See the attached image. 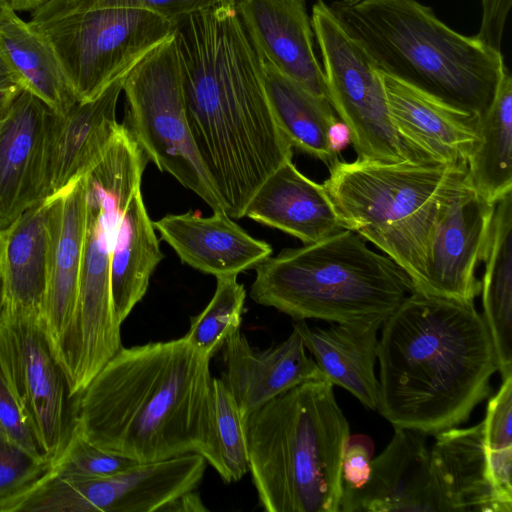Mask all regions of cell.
<instances>
[{
	"label": "cell",
	"instance_id": "17",
	"mask_svg": "<svg viewBox=\"0 0 512 512\" xmlns=\"http://www.w3.org/2000/svg\"><path fill=\"white\" fill-rule=\"evenodd\" d=\"M54 113L23 89L0 123V229L49 196L47 151Z\"/></svg>",
	"mask_w": 512,
	"mask_h": 512
},
{
	"label": "cell",
	"instance_id": "21",
	"mask_svg": "<svg viewBox=\"0 0 512 512\" xmlns=\"http://www.w3.org/2000/svg\"><path fill=\"white\" fill-rule=\"evenodd\" d=\"M125 75L93 99L77 101L64 115L54 113L48 138V197L84 176L104 155L121 124L116 108Z\"/></svg>",
	"mask_w": 512,
	"mask_h": 512
},
{
	"label": "cell",
	"instance_id": "14",
	"mask_svg": "<svg viewBox=\"0 0 512 512\" xmlns=\"http://www.w3.org/2000/svg\"><path fill=\"white\" fill-rule=\"evenodd\" d=\"M46 199L50 259L42 323L72 399L80 353L78 297L86 223L85 175Z\"/></svg>",
	"mask_w": 512,
	"mask_h": 512
},
{
	"label": "cell",
	"instance_id": "6",
	"mask_svg": "<svg viewBox=\"0 0 512 512\" xmlns=\"http://www.w3.org/2000/svg\"><path fill=\"white\" fill-rule=\"evenodd\" d=\"M254 268L250 297L297 321L384 322L416 290L402 267L347 228L283 249Z\"/></svg>",
	"mask_w": 512,
	"mask_h": 512
},
{
	"label": "cell",
	"instance_id": "45",
	"mask_svg": "<svg viewBox=\"0 0 512 512\" xmlns=\"http://www.w3.org/2000/svg\"><path fill=\"white\" fill-rule=\"evenodd\" d=\"M6 317V293L2 271L0 269V328Z\"/></svg>",
	"mask_w": 512,
	"mask_h": 512
},
{
	"label": "cell",
	"instance_id": "30",
	"mask_svg": "<svg viewBox=\"0 0 512 512\" xmlns=\"http://www.w3.org/2000/svg\"><path fill=\"white\" fill-rule=\"evenodd\" d=\"M478 132L467 174L476 191L495 205L512 192V76L506 66L493 101L479 118Z\"/></svg>",
	"mask_w": 512,
	"mask_h": 512
},
{
	"label": "cell",
	"instance_id": "22",
	"mask_svg": "<svg viewBox=\"0 0 512 512\" xmlns=\"http://www.w3.org/2000/svg\"><path fill=\"white\" fill-rule=\"evenodd\" d=\"M213 212L169 214L153 226L184 264L216 278L237 276L272 254L267 242L253 238L225 211Z\"/></svg>",
	"mask_w": 512,
	"mask_h": 512
},
{
	"label": "cell",
	"instance_id": "10",
	"mask_svg": "<svg viewBox=\"0 0 512 512\" xmlns=\"http://www.w3.org/2000/svg\"><path fill=\"white\" fill-rule=\"evenodd\" d=\"M124 125L159 170L172 175L213 211L224 210L188 127L173 35L125 75Z\"/></svg>",
	"mask_w": 512,
	"mask_h": 512
},
{
	"label": "cell",
	"instance_id": "38",
	"mask_svg": "<svg viewBox=\"0 0 512 512\" xmlns=\"http://www.w3.org/2000/svg\"><path fill=\"white\" fill-rule=\"evenodd\" d=\"M116 7L140 8L153 12L174 24L177 20L195 12L210 9L235 0H100Z\"/></svg>",
	"mask_w": 512,
	"mask_h": 512
},
{
	"label": "cell",
	"instance_id": "36",
	"mask_svg": "<svg viewBox=\"0 0 512 512\" xmlns=\"http://www.w3.org/2000/svg\"><path fill=\"white\" fill-rule=\"evenodd\" d=\"M0 430L26 452L47 459L40 451L22 412L6 365L0 354ZM49 460V459H48Z\"/></svg>",
	"mask_w": 512,
	"mask_h": 512
},
{
	"label": "cell",
	"instance_id": "46",
	"mask_svg": "<svg viewBox=\"0 0 512 512\" xmlns=\"http://www.w3.org/2000/svg\"><path fill=\"white\" fill-rule=\"evenodd\" d=\"M6 0H0V8L2 7V5L4 4Z\"/></svg>",
	"mask_w": 512,
	"mask_h": 512
},
{
	"label": "cell",
	"instance_id": "4",
	"mask_svg": "<svg viewBox=\"0 0 512 512\" xmlns=\"http://www.w3.org/2000/svg\"><path fill=\"white\" fill-rule=\"evenodd\" d=\"M345 31L382 73L481 117L495 96L505 63L476 35L443 23L417 0L334 1Z\"/></svg>",
	"mask_w": 512,
	"mask_h": 512
},
{
	"label": "cell",
	"instance_id": "5",
	"mask_svg": "<svg viewBox=\"0 0 512 512\" xmlns=\"http://www.w3.org/2000/svg\"><path fill=\"white\" fill-rule=\"evenodd\" d=\"M249 471L268 512H338L350 437L334 385L307 380L243 417Z\"/></svg>",
	"mask_w": 512,
	"mask_h": 512
},
{
	"label": "cell",
	"instance_id": "40",
	"mask_svg": "<svg viewBox=\"0 0 512 512\" xmlns=\"http://www.w3.org/2000/svg\"><path fill=\"white\" fill-rule=\"evenodd\" d=\"M161 512H200L207 511L200 496L195 490L186 492L170 501L162 508Z\"/></svg>",
	"mask_w": 512,
	"mask_h": 512
},
{
	"label": "cell",
	"instance_id": "29",
	"mask_svg": "<svg viewBox=\"0 0 512 512\" xmlns=\"http://www.w3.org/2000/svg\"><path fill=\"white\" fill-rule=\"evenodd\" d=\"M259 59L266 95L281 132L292 147L329 165L338 156L331 150L328 132L339 119L330 102Z\"/></svg>",
	"mask_w": 512,
	"mask_h": 512
},
{
	"label": "cell",
	"instance_id": "16",
	"mask_svg": "<svg viewBox=\"0 0 512 512\" xmlns=\"http://www.w3.org/2000/svg\"><path fill=\"white\" fill-rule=\"evenodd\" d=\"M494 208L476 191L466 173L437 218L421 292L461 300H474L480 294L476 269L482 261Z\"/></svg>",
	"mask_w": 512,
	"mask_h": 512
},
{
	"label": "cell",
	"instance_id": "44",
	"mask_svg": "<svg viewBox=\"0 0 512 512\" xmlns=\"http://www.w3.org/2000/svg\"><path fill=\"white\" fill-rule=\"evenodd\" d=\"M46 1L47 0H8V3L16 12H32Z\"/></svg>",
	"mask_w": 512,
	"mask_h": 512
},
{
	"label": "cell",
	"instance_id": "26",
	"mask_svg": "<svg viewBox=\"0 0 512 512\" xmlns=\"http://www.w3.org/2000/svg\"><path fill=\"white\" fill-rule=\"evenodd\" d=\"M481 262L482 317L503 379L512 374V192L495 204Z\"/></svg>",
	"mask_w": 512,
	"mask_h": 512
},
{
	"label": "cell",
	"instance_id": "20",
	"mask_svg": "<svg viewBox=\"0 0 512 512\" xmlns=\"http://www.w3.org/2000/svg\"><path fill=\"white\" fill-rule=\"evenodd\" d=\"M221 350L224 365L221 379L242 418L283 392L324 376L314 359L307 355L295 325L287 339L265 350L251 346L238 329L228 336Z\"/></svg>",
	"mask_w": 512,
	"mask_h": 512
},
{
	"label": "cell",
	"instance_id": "12",
	"mask_svg": "<svg viewBox=\"0 0 512 512\" xmlns=\"http://www.w3.org/2000/svg\"><path fill=\"white\" fill-rule=\"evenodd\" d=\"M207 462L199 454L138 463L117 474L69 481L48 472L14 498L10 511L156 512L178 496L195 490Z\"/></svg>",
	"mask_w": 512,
	"mask_h": 512
},
{
	"label": "cell",
	"instance_id": "37",
	"mask_svg": "<svg viewBox=\"0 0 512 512\" xmlns=\"http://www.w3.org/2000/svg\"><path fill=\"white\" fill-rule=\"evenodd\" d=\"M373 444L365 436L349 437L341 464L342 486L346 490L363 487L371 473Z\"/></svg>",
	"mask_w": 512,
	"mask_h": 512
},
{
	"label": "cell",
	"instance_id": "43",
	"mask_svg": "<svg viewBox=\"0 0 512 512\" xmlns=\"http://www.w3.org/2000/svg\"><path fill=\"white\" fill-rule=\"evenodd\" d=\"M0 85H20V81L6 61L1 49H0Z\"/></svg>",
	"mask_w": 512,
	"mask_h": 512
},
{
	"label": "cell",
	"instance_id": "27",
	"mask_svg": "<svg viewBox=\"0 0 512 512\" xmlns=\"http://www.w3.org/2000/svg\"><path fill=\"white\" fill-rule=\"evenodd\" d=\"M163 257L140 187L122 215L111 256V296L120 324L146 294L150 278Z\"/></svg>",
	"mask_w": 512,
	"mask_h": 512
},
{
	"label": "cell",
	"instance_id": "34",
	"mask_svg": "<svg viewBox=\"0 0 512 512\" xmlns=\"http://www.w3.org/2000/svg\"><path fill=\"white\" fill-rule=\"evenodd\" d=\"M136 464L95 446L73 427L66 446L52 462L50 474L69 481L90 480L117 474Z\"/></svg>",
	"mask_w": 512,
	"mask_h": 512
},
{
	"label": "cell",
	"instance_id": "33",
	"mask_svg": "<svg viewBox=\"0 0 512 512\" xmlns=\"http://www.w3.org/2000/svg\"><path fill=\"white\" fill-rule=\"evenodd\" d=\"M215 429L220 467L217 473L224 483L239 481L249 471L243 418L221 378L214 377Z\"/></svg>",
	"mask_w": 512,
	"mask_h": 512
},
{
	"label": "cell",
	"instance_id": "32",
	"mask_svg": "<svg viewBox=\"0 0 512 512\" xmlns=\"http://www.w3.org/2000/svg\"><path fill=\"white\" fill-rule=\"evenodd\" d=\"M216 290L208 305L191 318L184 337L198 350L211 358L225 340L238 330L242 321L246 291L237 276L216 278Z\"/></svg>",
	"mask_w": 512,
	"mask_h": 512
},
{
	"label": "cell",
	"instance_id": "31",
	"mask_svg": "<svg viewBox=\"0 0 512 512\" xmlns=\"http://www.w3.org/2000/svg\"><path fill=\"white\" fill-rule=\"evenodd\" d=\"M484 423L488 476L499 512L512 511V375L489 400Z\"/></svg>",
	"mask_w": 512,
	"mask_h": 512
},
{
	"label": "cell",
	"instance_id": "41",
	"mask_svg": "<svg viewBox=\"0 0 512 512\" xmlns=\"http://www.w3.org/2000/svg\"><path fill=\"white\" fill-rule=\"evenodd\" d=\"M328 140L331 150L338 156L339 152L351 143V135L348 127L338 119L329 129Z\"/></svg>",
	"mask_w": 512,
	"mask_h": 512
},
{
	"label": "cell",
	"instance_id": "3",
	"mask_svg": "<svg viewBox=\"0 0 512 512\" xmlns=\"http://www.w3.org/2000/svg\"><path fill=\"white\" fill-rule=\"evenodd\" d=\"M378 339V412L394 428L435 435L466 422L498 370L474 300L415 290Z\"/></svg>",
	"mask_w": 512,
	"mask_h": 512
},
{
	"label": "cell",
	"instance_id": "23",
	"mask_svg": "<svg viewBox=\"0 0 512 512\" xmlns=\"http://www.w3.org/2000/svg\"><path fill=\"white\" fill-rule=\"evenodd\" d=\"M244 216L281 230L304 244L319 241L343 228L323 184L302 174L292 159L263 181Z\"/></svg>",
	"mask_w": 512,
	"mask_h": 512
},
{
	"label": "cell",
	"instance_id": "35",
	"mask_svg": "<svg viewBox=\"0 0 512 512\" xmlns=\"http://www.w3.org/2000/svg\"><path fill=\"white\" fill-rule=\"evenodd\" d=\"M51 465L52 461L33 457L0 430V505L34 486Z\"/></svg>",
	"mask_w": 512,
	"mask_h": 512
},
{
	"label": "cell",
	"instance_id": "28",
	"mask_svg": "<svg viewBox=\"0 0 512 512\" xmlns=\"http://www.w3.org/2000/svg\"><path fill=\"white\" fill-rule=\"evenodd\" d=\"M0 49L21 87L56 114L64 115L77 102L52 49L8 0L0 8Z\"/></svg>",
	"mask_w": 512,
	"mask_h": 512
},
{
	"label": "cell",
	"instance_id": "15",
	"mask_svg": "<svg viewBox=\"0 0 512 512\" xmlns=\"http://www.w3.org/2000/svg\"><path fill=\"white\" fill-rule=\"evenodd\" d=\"M408 489L416 511L499 512L484 450L483 421L435 434L413 452Z\"/></svg>",
	"mask_w": 512,
	"mask_h": 512
},
{
	"label": "cell",
	"instance_id": "42",
	"mask_svg": "<svg viewBox=\"0 0 512 512\" xmlns=\"http://www.w3.org/2000/svg\"><path fill=\"white\" fill-rule=\"evenodd\" d=\"M22 90L19 85H0V123L6 118Z\"/></svg>",
	"mask_w": 512,
	"mask_h": 512
},
{
	"label": "cell",
	"instance_id": "8",
	"mask_svg": "<svg viewBox=\"0 0 512 512\" xmlns=\"http://www.w3.org/2000/svg\"><path fill=\"white\" fill-rule=\"evenodd\" d=\"M147 156L124 124L86 174V223L78 297L79 364L74 392L83 391L121 349L110 265L126 206L141 187Z\"/></svg>",
	"mask_w": 512,
	"mask_h": 512
},
{
	"label": "cell",
	"instance_id": "24",
	"mask_svg": "<svg viewBox=\"0 0 512 512\" xmlns=\"http://www.w3.org/2000/svg\"><path fill=\"white\" fill-rule=\"evenodd\" d=\"M383 322L333 323L310 328L304 320L294 324L322 374L354 395L371 410L379 408V381L375 374L378 336Z\"/></svg>",
	"mask_w": 512,
	"mask_h": 512
},
{
	"label": "cell",
	"instance_id": "1",
	"mask_svg": "<svg viewBox=\"0 0 512 512\" xmlns=\"http://www.w3.org/2000/svg\"><path fill=\"white\" fill-rule=\"evenodd\" d=\"M234 3L177 20L173 37L193 143L225 212L239 219L293 147L275 121Z\"/></svg>",
	"mask_w": 512,
	"mask_h": 512
},
{
	"label": "cell",
	"instance_id": "13",
	"mask_svg": "<svg viewBox=\"0 0 512 512\" xmlns=\"http://www.w3.org/2000/svg\"><path fill=\"white\" fill-rule=\"evenodd\" d=\"M0 354L41 453L54 461L73 428L72 399L36 312H6Z\"/></svg>",
	"mask_w": 512,
	"mask_h": 512
},
{
	"label": "cell",
	"instance_id": "25",
	"mask_svg": "<svg viewBox=\"0 0 512 512\" xmlns=\"http://www.w3.org/2000/svg\"><path fill=\"white\" fill-rule=\"evenodd\" d=\"M50 230L48 202L42 200L0 229V269L6 312L42 316L48 281Z\"/></svg>",
	"mask_w": 512,
	"mask_h": 512
},
{
	"label": "cell",
	"instance_id": "9",
	"mask_svg": "<svg viewBox=\"0 0 512 512\" xmlns=\"http://www.w3.org/2000/svg\"><path fill=\"white\" fill-rule=\"evenodd\" d=\"M28 23L52 49L79 102L98 96L174 32L153 12L100 0H47Z\"/></svg>",
	"mask_w": 512,
	"mask_h": 512
},
{
	"label": "cell",
	"instance_id": "39",
	"mask_svg": "<svg viewBox=\"0 0 512 512\" xmlns=\"http://www.w3.org/2000/svg\"><path fill=\"white\" fill-rule=\"evenodd\" d=\"M481 3L482 19L476 36L491 48L500 51L512 0H482Z\"/></svg>",
	"mask_w": 512,
	"mask_h": 512
},
{
	"label": "cell",
	"instance_id": "19",
	"mask_svg": "<svg viewBox=\"0 0 512 512\" xmlns=\"http://www.w3.org/2000/svg\"><path fill=\"white\" fill-rule=\"evenodd\" d=\"M381 73L393 125L420 162L467 164L479 141L476 115Z\"/></svg>",
	"mask_w": 512,
	"mask_h": 512
},
{
	"label": "cell",
	"instance_id": "47",
	"mask_svg": "<svg viewBox=\"0 0 512 512\" xmlns=\"http://www.w3.org/2000/svg\"><path fill=\"white\" fill-rule=\"evenodd\" d=\"M342 1L351 2V1H358V0H342Z\"/></svg>",
	"mask_w": 512,
	"mask_h": 512
},
{
	"label": "cell",
	"instance_id": "7",
	"mask_svg": "<svg viewBox=\"0 0 512 512\" xmlns=\"http://www.w3.org/2000/svg\"><path fill=\"white\" fill-rule=\"evenodd\" d=\"M467 165L335 158L323 182L343 228L402 267L421 291L431 236Z\"/></svg>",
	"mask_w": 512,
	"mask_h": 512
},
{
	"label": "cell",
	"instance_id": "11",
	"mask_svg": "<svg viewBox=\"0 0 512 512\" xmlns=\"http://www.w3.org/2000/svg\"><path fill=\"white\" fill-rule=\"evenodd\" d=\"M311 23L330 104L348 127L357 158L419 162L393 125L380 71L324 0L314 3Z\"/></svg>",
	"mask_w": 512,
	"mask_h": 512
},
{
	"label": "cell",
	"instance_id": "2",
	"mask_svg": "<svg viewBox=\"0 0 512 512\" xmlns=\"http://www.w3.org/2000/svg\"><path fill=\"white\" fill-rule=\"evenodd\" d=\"M210 360L184 336L122 346L72 399L73 427L137 463L199 454L217 472Z\"/></svg>",
	"mask_w": 512,
	"mask_h": 512
},
{
	"label": "cell",
	"instance_id": "18",
	"mask_svg": "<svg viewBox=\"0 0 512 512\" xmlns=\"http://www.w3.org/2000/svg\"><path fill=\"white\" fill-rule=\"evenodd\" d=\"M234 6L258 56L310 93L329 101L323 68L315 53L307 0H235Z\"/></svg>",
	"mask_w": 512,
	"mask_h": 512
}]
</instances>
